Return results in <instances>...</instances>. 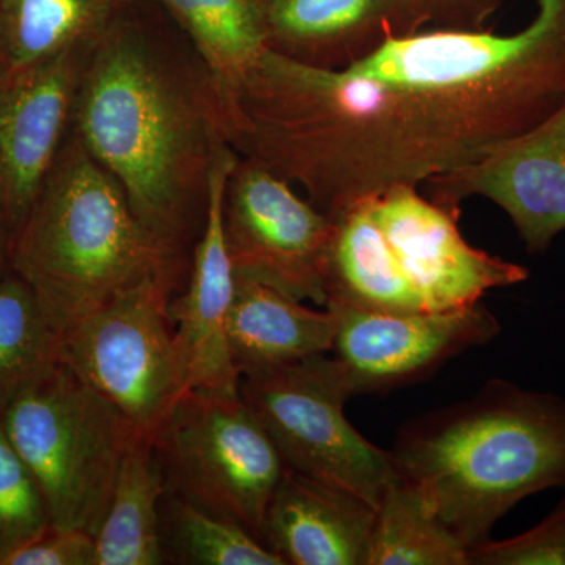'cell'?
Returning a JSON list of instances; mask_svg holds the SVG:
<instances>
[{"mask_svg":"<svg viewBox=\"0 0 565 565\" xmlns=\"http://www.w3.org/2000/svg\"><path fill=\"white\" fill-rule=\"evenodd\" d=\"M11 267L31 285L58 334L145 281L180 291L191 262L159 243L110 173L71 129L28 217L13 237Z\"/></svg>","mask_w":565,"mask_h":565,"instance_id":"obj_4","label":"cell"},{"mask_svg":"<svg viewBox=\"0 0 565 565\" xmlns=\"http://www.w3.org/2000/svg\"><path fill=\"white\" fill-rule=\"evenodd\" d=\"M427 185L430 200L457 215L463 200L484 196L509 215L527 252L548 250L565 232V103L534 128Z\"/></svg>","mask_w":565,"mask_h":565,"instance_id":"obj_13","label":"cell"},{"mask_svg":"<svg viewBox=\"0 0 565 565\" xmlns=\"http://www.w3.org/2000/svg\"><path fill=\"white\" fill-rule=\"evenodd\" d=\"M6 565H95V535L50 526L14 552Z\"/></svg>","mask_w":565,"mask_h":565,"instance_id":"obj_27","label":"cell"},{"mask_svg":"<svg viewBox=\"0 0 565 565\" xmlns=\"http://www.w3.org/2000/svg\"><path fill=\"white\" fill-rule=\"evenodd\" d=\"M93 47H71L17 66L0 81V210L17 233L73 129Z\"/></svg>","mask_w":565,"mask_h":565,"instance_id":"obj_11","label":"cell"},{"mask_svg":"<svg viewBox=\"0 0 565 565\" xmlns=\"http://www.w3.org/2000/svg\"><path fill=\"white\" fill-rule=\"evenodd\" d=\"M14 232L9 218L0 210V280L13 270L11 267V253H13Z\"/></svg>","mask_w":565,"mask_h":565,"instance_id":"obj_29","label":"cell"},{"mask_svg":"<svg viewBox=\"0 0 565 565\" xmlns=\"http://www.w3.org/2000/svg\"><path fill=\"white\" fill-rule=\"evenodd\" d=\"M163 481L151 440L139 434L122 457L109 508L95 534V565H161Z\"/></svg>","mask_w":565,"mask_h":565,"instance_id":"obj_20","label":"cell"},{"mask_svg":"<svg viewBox=\"0 0 565 565\" xmlns=\"http://www.w3.org/2000/svg\"><path fill=\"white\" fill-rule=\"evenodd\" d=\"M332 218V217H330ZM326 270V308L377 313L427 311L408 285L367 200L337 215Z\"/></svg>","mask_w":565,"mask_h":565,"instance_id":"obj_18","label":"cell"},{"mask_svg":"<svg viewBox=\"0 0 565 565\" xmlns=\"http://www.w3.org/2000/svg\"><path fill=\"white\" fill-rule=\"evenodd\" d=\"M237 159L230 143L212 159L203 232L192 250L184 291L169 303L189 390L239 393L241 373L226 338L236 274L223 230V196Z\"/></svg>","mask_w":565,"mask_h":565,"instance_id":"obj_14","label":"cell"},{"mask_svg":"<svg viewBox=\"0 0 565 565\" xmlns=\"http://www.w3.org/2000/svg\"><path fill=\"white\" fill-rule=\"evenodd\" d=\"M134 0H0L13 68L93 47Z\"/></svg>","mask_w":565,"mask_h":565,"instance_id":"obj_21","label":"cell"},{"mask_svg":"<svg viewBox=\"0 0 565 565\" xmlns=\"http://www.w3.org/2000/svg\"><path fill=\"white\" fill-rule=\"evenodd\" d=\"M11 70H13V57H11L9 33H7L6 21H3L2 11H0V81Z\"/></svg>","mask_w":565,"mask_h":565,"instance_id":"obj_30","label":"cell"},{"mask_svg":"<svg viewBox=\"0 0 565 565\" xmlns=\"http://www.w3.org/2000/svg\"><path fill=\"white\" fill-rule=\"evenodd\" d=\"M0 419L50 525L95 535L140 430L63 363L14 397Z\"/></svg>","mask_w":565,"mask_h":565,"instance_id":"obj_5","label":"cell"},{"mask_svg":"<svg viewBox=\"0 0 565 565\" xmlns=\"http://www.w3.org/2000/svg\"><path fill=\"white\" fill-rule=\"evenodd\" d=\"M162 7L210 73L221 96L228 140L237 98L264 44L252 0H143Z\"/></svg>","mask_w":565,"mask_h":565,"instance_id":"obj_19","label":"cell"},{"mask_svg":"<svg viewBox=\"0 0 565 565\" xmlns=\"http://www.w3.org/2000/svg\"><path fill=\"white\" fill-rule=\"evenodd\" d=\"M390 455L470 552L520 501L565 489V401L493 379L470 399L405 424Z\"/></svg>","mask_w":565,"mask_h":565,"instance_id":"obj_3","label":"cell"},{"mask_svg":"<svg viewBox=\"0 0 565 565\" xmlns=\"http://www.w3.org/2000/svg\"><path fill=\"white\" fill-rule=\"evenodd\" d=\"M338 318L332 353L353 396L386 393L411 384L501 332L497 316L473 307L418 313H377L330 308Z\"/></svg>","mask_w":565,"mask_h":565,"instance_id":"obj_12","label":"cell"},{"mask_svg":"<svg viewBox=\"0 0 565 565\" xmlns=\"http://www.w3.org/2000/svg\"><path fill=\"white\" fill-rule=\"evenodd\" d=\"M50 526L39 489L0 419V565Z\"/></svg>","mask_w":565,"mask_h":565,"instance_id":"obj_25","label":"cell"},{"mask_svg":"<svg viewBox=\"0 0 565 565\" xmlns=\"http://www.w3.org/2000/svg\"><path fill=\"white\" fill-rule=\"evenodd\" d=\"M565 103V0L523 31H419L318 68L266 50L241 88L230 145L329 217L429 184L534 128Z\"/></svg>","mask_w":565,"mask_h":565,"instance_id":"obj_1","label":"cell"},{"mask_svg":"<svg viewBox=\"0 0 565 565\" xmlns=\"http://www.w3.org/2000/svg\"><path fill=\"white\" fill-rule=\"evenodd\" d=\"M266 50L341 68L393 36L419 32L414 0H252Z\"/></svg>","mask_w":565,"mask_h":565,"instance_id":"obj_15","label":"cell"},{"mask_svg":"<svg viewBox=\"0 0 565 565\" xmlns=\"http://www.w3.org/2000/svg\"><path fill=\"white\" fill-rule=\"evenodd\" d=\"M134 6L88 55L73 131L121 185L141 225L191 262L228 121L191 44L184 50L145 24Z\"/></svg>","mask_w":565,"mask_h":565,"instance_id":"obj_2","label":"cell"},{"mask_svg":"<svg viewBox=\"0 0 565 565\" xmlns=\"http://www.w3.org/2000/svg\"><path fill=\"white\" fill-rule=\"evenodd\" d=\"M374 522L375 508L363 498L286 467L264 544L285 565H367Z\"/></svg>","mask_w":565,"mask_h":565,"instance_id":"obj_16","label":"cell"},{"mask_svg":"<svg viewBox=\"0 0 565 565\" xmlns=\"http://www.w3.org/2000/svg\"><path fill=\"white\" fill-rule=\"evenodd\" d=\"M223 230L237 278L326 308L333 221L292 184L239 156L226 181Z\"/></svg>","mask_w":565,"mask_h":565,"instance_id":"obj_9","label":"cell"},{"mask_svg":"<svg viewBox=\"0 0 565 565\" xmlns=\"http://www.w3.org/2000/svg\"><path fill=\"white\" fill-rule=\"evenodd\" d=\"M338 318L258 281L236 277L226 338L241 375L332 352Z\"/></svg>","mask_w":565,"mask_h":565,"instance_id":"obj_17","label":"cell"},{"mask_svg":"<svg viewBox=\"0 0 565 565\" xmlns=\"http://www.w3.org/2000/svg\"><path fill=\"white\" fill-rule=\"evenodd\" d=\"M414 185H393L367 199L394 262L427 311L459 310L487 292L530 278L522 264L471 247L455 212L419 195Z\"/></svg>","mask_w":565,"mask_h":565,"instance_id":"obj_10","label":"cell"},{"mask_svg":"<svg viewBox=\"0 0 565 565\" xmlns=\"http://www.w3.org/2000/svg\"><path fill=\"white\" fill-rule=\"evenodd\" d=\"M177 292L141 282L71 322L58 341L61 363L148 437L189 390L169 315Z\"/></svg>","mask_w":565,"mask_h":565,"instance_id":"obj_8","label":"cell"},{"mask_svg":"<svg viewBox=\"0 0 565 565\" xmlns=\"http://www.w3.org/2000/svg\"><path fill=\"white\" fill-rule=\"evenodd\" d=\"M490 0H414L419 20L424 17H440L444 28L455 31H479V20L489 9Z\"/></svg>","mask_w":565,"mask_h":565,"instance_id":"obj_28","label":"cell"},{"mask_svg":"<svg viewBox=\"0 0 565 565\" xmlns=\"http://www.w3.org/2000/svg\"><path fill=\"white\" fill-rule=\"evenodd\" d=\"M239 394L286 467L343 487L377 509L396 468L390 451L371 444L345 416L353 392L333 355L245 373Z\"/></svg>","mask_w":565,"mask_h":565,"instance_id":"obj_7","label":"cell"},{"mask_svg":"<svg viewBox=\"0 0 565 565\" xmlns=\"http://www.w3.org/2000/svg\"><path fill=\"white\" fill-rule=\"evenodd\" d=\"M478 565H565V498L526 533L482 542L468 552Z\"/></svg>","mask_w":565,"mask_h":565,"instance_id":"obj_26","label":"cell"},{"mask_svg":"<svg viewBox=\"0 0 565 565\" xmlns=\"http://www.w3.org/2000/svg\"><path fill=\"white\" fill-rule=\"evenodd\" d=\"M150 440L166 492L232 520L264 544L267 508L286 465L239 393L188 390Z\"/></svg>","mask_w":565,"mask_h":565,"instance_id":"obj_6","label":"cell"},{"mask_svg":"<svg viewBox=\"0 0 565 565\" xmlns=\"http://www.w3.org/2000/svg\"><path fill=\"white\" fill-rule=\"evenodd\" d=\"M367 565H470L468 548L399 476L375 509Z\"/></svg>","mask_w":565,"mask_h":565,"instance_id":"obj_22","label":"cell"},{"mask_svg":"<svg viewBox=\"0 0 565 565\" xmlns=\"http://www.w3.org/2000/svg\"><path fill=\"white\" fill-rule=\"evenodd\" d=\"M159 542L163 564L285 565L244 526L169 492L159 509Z\"/></svg>","mask_w":565,"mask_h":565,"instance_id":"obj_24","label":"cell"},{"mask_svg":"<svg viewBox=\"0 0 565 565\" xmlns=\"http://www.w3.org/2000/svg\"><path fill=\"white\" fill-rule=\"evenodd\" d=\"M58 341L31 285L11 270L0 280V414L61 364Z\"/></svg>","mask_w":565,"mask_h":565,"instance_id":"obj_23","label":"cell"}]
</instances>
